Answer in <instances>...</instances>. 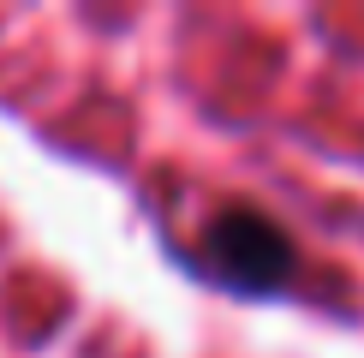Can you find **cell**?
Wrapping results in <instances>:
<instances>
[{"label":"cell","instance_id":"obj_1","mask_svg":"<svg viewBox=\"0 0 364 358\" xmlns=\"http://www.w3.org/2000/svg\"><path fill=\"white\" fill-rule=\"evenodd\" d=\"M203 257L221 268L233 287L245 293H269V287H287L299 268V245L281 221H269L263 209H245V203H227L221 215H209L203 227Z\"/></svg>","mask_w":364,"mask_h":358}]
</instances>
